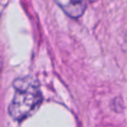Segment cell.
I'll use <instances>...</instances> for the list:
<instances>
[{
    "mask_svg": "<svg viewBox=\"0 0 127 127\" xmlns=\"http://www.w3.org/2000/svg\"><path fill=\"white\" fill-rule=\"evenodd\" d=\"M124 45H125V47H126V49H127V34H126V37H125V41H124Z\"/></svg>",
    "mask_w": 127,
    "mask_h": 127,
    "instance_id": "3",
    "label": "cell"
},
{
    "mask_svg": "<svg viewBox=\"0 0 127 127\" xmlns=\"http://www.w3.org/2000/svg\"><path fill=\"white\" fill-rule=\"evenodd\" d=\"M14 95L8 107L10 116L21 121L30 116L42 102V92L32 76L19 77L13 82Z\"/></svg>",
    "mask_w": 127,
    "mask_h": 127,
    "instance_id": "1",
    "label": "cell"
},
{
    "mask_svg": "<svg viewBox=\"0 0 127 127\" xmlns=\"http://www.w3.org/2000/svg\"><path fill=\"white\" fill-rule=\"evenodd\" d=\"M55 2L67 16L74 19L79 18L85 10L83 0H55Z\"/></svg>",
    "mask_w": 127,
    "mask_h": 127,
    "instance_id": "2",
    "label": "cell"
}]
</instances>
